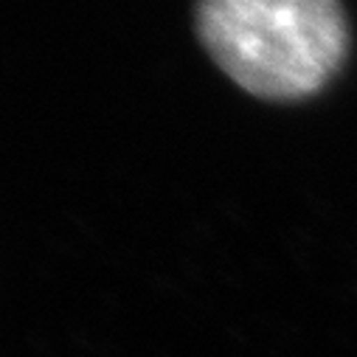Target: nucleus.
Segmentation results:
<instances>
[{"mask_svg": "<svg viewBox=\"0 0 357 357\" xmlns=\"http://www.w3.org/2000/svg\"><path fill=\"white\" fill-rule=\"evenodd\" d=\"M197 29L214 62L259 99H304L349 48L337 0H200Z\"/></svg>", "mask_w": 357, "mask_h": 357, "instance_id": "nucleus-1", "label": "nucleus"}]
</instances>
